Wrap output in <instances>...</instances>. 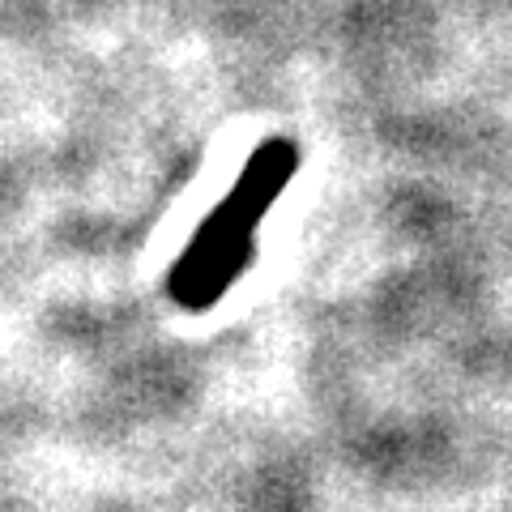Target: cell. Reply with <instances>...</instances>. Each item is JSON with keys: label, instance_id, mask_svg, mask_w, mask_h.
Listing matches in <instances>:
<instances>
[{"label": "cell", "instance_id": "cell-2", "mask_svg": "<svg viewBox=\"0 0 512 512\" xmlns=\"http://www.w3.org/2000/svg\"><path fill=\"white\" fill-rule=\"evenodd\" d=\"M295 171H299V146L291 137H269V141H261V146L252 150V158L244 163V171H239V180L231 184V192H239L252 210L269 214L274 210V201L291 188Z\"/></svg>", "mask_w": 512, "mask_h": 512}, {"label": "cell", "instance_id": "cell-1", "mask_svg": "<svg viewBox=\"0 0 512 512\" xmlns=\"http://www.w3.org/2000/svg\"><path fill=\"white\" fill-rule=\"evenodd\" d=\"M261 210L227 192L210 218L201 222L184 252L175 256V265L167 269V295L180 312H210L214 303L244 278V269L252 265L256 252V227H261Z\"/></svg>", "mask_w": 512, "mask_h": 512}]
</instances>
